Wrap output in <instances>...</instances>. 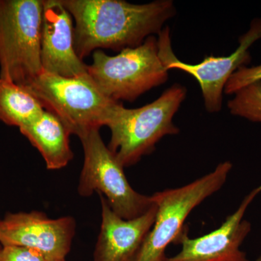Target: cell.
I'll list each match as a JSON object with an SVG mask.
<instances>
[{"instance_id":"cell-20","label":"cell","mask_w":261,"mask_h":261,"mask_svg":"<svg viewBox=\"0 0 261 261\" xmlns=\"http://www.w3.org/2000/svg\"></svg>"},{"instance_id":"cell-12","label":"cell","mask_w":261,"mask_h":261,"mask_svg":"<svg viewBox=\"0 0 261 261\" xmlns=\"http://www.w3.org/2000/svg\"><path fill=\"white\" fill-rule=\"evenodd\" d=\"M100 200L102 223L94 261H135L155 221V204L142 216L127 220L115 214L102 195Z\"/></svg>"},{"instance_id":"cell-2","label":"cell","mask_w":261,"mask_h":261,"mask_svg":"<svg viewBox=\"0 0 261 261\" xmlns=\"http://www.w3.org/2000/svg\"><path fill=\"white\" fill-rule=\"evenodd\" d=\"M23 87L79 138L108 126L123 105L103 93L88 73L65 77L43 70Z\"/></svg>"},{"instance_id":"cell-13","label":"cell","mask_w":261,"mask_h":261,"mask_svg":"<svg viewBox=\"0 0 261 261\" xmlns=\"http://www.w3.org/2000/svg\"><path fill=\"white\" fill-rule=\"evenodd\" d=\"M19 129L42 154L47 169H61L73 159L71 134L53 113L44 110L35 120Z\"/></svg>"},{"instance_id":"cell-1","label":"cell","mask_w":261,"mask_h":261,"mask_svg":"<svg viewBox=\"0 0 261 261\" xmlns=\"http://www.w3.org/2000/svg\"><path fill=\"white\" fill-rule=\"evenodd\" d=\"M75 21V53L83 61L97 49L141 45L176 15L171 0L132 4L123 0H61Z\"/></svg>"},{"instance_id":"cell-14","label":"cell","mask_w":261,"mask_h":261,"mask_svg":"<svg viewBox=\"0 0 261 261\" xmlns=\"http://www.w3.org/2000/svg\"><path fill=\"white\" fill-rule=\"evenodd\" d=\"M44 111L37 98L25 87L0 78V121L20 128L35 120Z\"/></svg>"},{"instance_id":"cell-4","label":"cell","mask_w":261,"mask_h":261,"mask_svg":"<svg viewBox=\"0 0 261 261\" xmlns=\"http://www.w3.org/2000/svg\"><path fill=\"white\" fill-rule=\"evenodd\" d=\"M92 61L87 68L89 76L103 93L118 102H134L168 80L155 36L147 38L138 47L122 49L115 56L97 49L92 54Z\"/></svg>"},{"instance_id":"cell-16","label":"cell","mask_w":261,"mask_h":261,"mask_svg":"<svg viewBox=\"0 0 261 261\" xmlns=\"http://www.w3.org/2000/svg\"><path fill=\"white\" fill-rule=\"evenodd\" d=\"M259 81H261V64L243 66L230 77L225 86L224 92L226 94H234L244 87Z\"/></svg>"},{"instance_id":"cell-5","label":"cell","mask_w":261,"mask_h":261,"mask_svg":"<svg viewBox=\"0 0 261 261\" xmlns=\"http://www.w3.org/2000/svg\"><path fill=\"white\" fill-rule=\"evenodd\" d=\"M43 0H0V78L27 86L43 71Z\"/></svg>"},{"instance_id":"cell-7","label":"cell","mask_w":261,"mask_h":261,"mask_svg":"<svg viewBox=\"0 0 261 261\" xmlns=\"http://www.w3.org/2000/svg\"><path fill=\"white\" fill-rule=\"evenodd\" d=\"M80 139L84 153L78 186L80 196L89 197L99 192L122 219H136L149 211L154 204L153 197L132 188L124 168L103 142L99 129L90 130Z\"/></svg>"},{"instance_id":"cell-8","label":"cell","mask_w":261,"mask_h":261,"mask_svg":"<svg viewBox=\"0 0 261 261\" xmlns=\"http://www.w3.org/2000/svg\"><path fill=\"white\" fill-rule=\"evenodd\" d=\"M261 39V18H255L250 29L239 38V47L228 56H207L201 63L189 64L176 58L171 45L168 27L158 34L159 57L168 70L178 69L191 75L200 85L206 111L219 113L222 109L225 86L231 75L251 62L250 49Z\"/></svg>"},{"instance_id":"cell-19","label":"cell","mask_w":261,"mask_h":261,"mask_svg":"<svg viewBox=\"0 0 261 261\" xmlns=\"http://www.w3.org/2000/svg\"><path fill=\"white\" fill-rule=\"evenodd\" d=\"M50 261H65V260H50Z\"/></svg>"},{"instance_id":"cell-15","label":"cell","mask_w":261,"mask_h":261,"mask_svg":"<svg viewBox=\"0 0 261 261\" xmlns=\"http://www.w3.org/2000/svg\"><path fill=\"white\" fill-rule=\"evenodd\" d=\"M228 102L231 115L261 123V81L239 90Z\"/></svg>"},{"instance_id":"cell-17","label":"cell","mask_w":261,"mask_h":261,"mask_svg":"<svg viewBox=\"0 0 261 261\" xmlns=\"http://www.w3.org/2000/svg\"><path fill=\"white\" fill-rule=\"evenodd\" d=\"M0 261H48L40 252L23 246H1Z\"/></svg>"},{"instance_id":"cell-9","label":"cell","mask_w":261,"mask_h":261,"mask_svg":"<svg viewBox=\"0 0 261 261\" xmlns=\"http://www.w3.org/2000/svg\"><path fill=\"white\" fill-rule=\"evenodd\" d=\"M260 193L261 185L244 197L238 209L219 228L207 234L190 238L185 226L173 243L181 245V250L163 261H250L241 246L251 231L252 224L244 217Z\"/></svg>"},{"instance_id":"cell-10","label":"cell","mask_w":261,"mask_h":261,"mask_svg":"<svg viewBox=\"0 0 261 261\" xmlns=\"http://www.w3.org/2000/svg\"><path fill=\"white\" fill-rule=\"evenodd\" d=\"M75 227V219L70 216L51 219L38 211L8 214L0 220V244L34 249L48 261L65 260Z\"/></svg>"},{"instance_id":"cell-3","label":"cell","mask_w":261,"mask_h":261,"mask_svg":"<svg viewBox=\"0 0 261 261\" xmlns=\"http://www.w3.org/2000/svg\"><path fill=\"white\" fill-rule=\"evenodd\" d=\"M187 93L185 86L175 84L142 107L128 109L122 105L108 126L111 133L108 147L123 168L152 153L163 137L179 133L173 118Z\"/></svg>"},{"instance_id":"cell-18","label":"cell","mask_w":261,"mask_h":261,"mask_svg":"<svg viewBox=\"0 0 261 261\" xmlns=\"http://www.w3.org/2000/svg\"><path fill=\"white\" fill-rule=\"evenodd\" d=\"M255 261H261V256L257 257Z\"/></svg>"},{"instance_id":"cell-11","label":"cell","mask_w":261,"mask_h":261,"mask_svg":"<svg viewBox=\"0 0 261 261\" xmlns=\"http://www.w3.org/2000/svg\"><path fill=\"white\" fill-rule=\"evenodd\" d=\"M73 18L61 0H43L41 61L43 70L65 77L88 73L75 53Z\"/></svg>"},{"instance_id":"cell-6","label":"cell","mask_w":261,"mask_h":261,"mask_svg":"<svg viewBox=\"0 0 261 261\" xmlns=\"http://www.w3.org/2000/svg\"><path fill=\"white\" fill-rule=\"evenodd\" d=\"M232 168V163L224 161L186 185L152 195L157 207L155 221L135 261H163L166 248L174 243L192 211L224 187Z\"/></svg>"}]
</instances>
